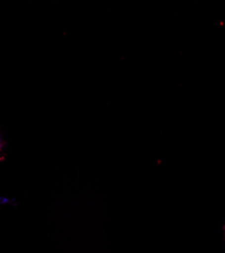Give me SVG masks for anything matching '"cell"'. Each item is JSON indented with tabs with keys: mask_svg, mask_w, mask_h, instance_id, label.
I'll use <instances>...</instances> for the list:
<instances>
[{
	"mask_svg": "<svg viewBox=\"0 0 225 253\" xmlns=\"http://www.w3.org/2000/svg\"><path fill=\"white\" fill-rule=\"evenodd\" d=\"M2 157V142L1 139H0V159Z\"/></svg>",
	"mask_w": 225,
	"mask_h": 253,
	"instance_id": "1",
	"label": "cell"
}]
</instances>
